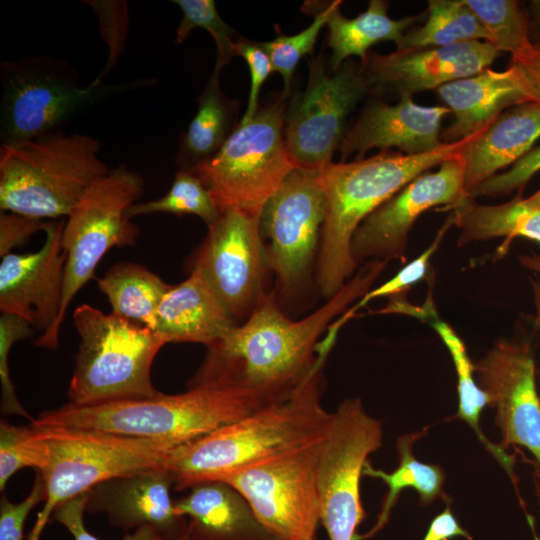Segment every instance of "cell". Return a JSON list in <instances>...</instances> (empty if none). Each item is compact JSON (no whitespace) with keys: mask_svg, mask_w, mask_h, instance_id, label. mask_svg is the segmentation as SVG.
Returning a JSON list of instances; mask_svg holds the SVG:
<instances>
[{"mask_svg":"<svg viewBox=\"0 0 540 540\" xmlns=\"http://www.w3.org/2000/svg\"><path fill=\"white\" fill-rule=\"evenodd\" d=\"M468 198L463 163L457 155L436 172L413 179L365 218L351 240L353 259L357 264L367 259L404 260L409 233L421 214L440 205L453 209Z\"/></svg>","mask_w":540,"mask_h":540,"instance_id":"16","label":"cell"},{"mask_svg":"<svg viewBox=\"0 0 540 540\" xmlns=\"http://www.w3.org/2000/svg\"><path fill=\"white\" fill-rule=\"evenodd\" d=\"M423 435L424 432L419 431L398 438L399 464L391 473L375 469L369 461L366 463L363 475L382 480L387 485L388 492L383 500L377 522L368 534L362 538L373 536L384 527L399 494L404 489H414L420 497L421 504H429L443 496L445 476L441 467L417 460L412 452L415 441Z\"/></svg>","mask_w":540,"mask_h":540,"instance_id":"30","label":"cell"},{"mask_svg":"<svg viewBox=\"0 0 540 540\" xmlns=\"http://www.w3.org/2000/svg\"><path fill=\"white\" fill-rule=\"evenodd\" d=\"M342 1L331 2L327 20L328 46L331 48L329 64L336 71L348 57L358 56L364 63L368 49L380 41L392 40L397 45L404 32L420 16L392 19L387 15L388 2L371 0L368 8L355 18H346L340 12Z\"/></svg>","mask_w":540,"mask_h":540,"instance_id":"27","label":"cell"},{"mask_svg":"<svg viewBox=\"0 0 540 540\" xmlns=\"http://www.w3.org/2000/svg\"><path fill=\"white\" fill-rule=\"evenodd\" d=\"M540 170V146L530 150L514 163L511 169L496 174L482 183L472 194L478 196H502L516 188H522Z\"/></svg>","mask_w":540,"mask_h":540,"instance_id":"43","label":"cell"},{"mask_svg":"<svg viewBox=\"0 0 540 540\" xmlns=\"http://www.w3.org/2000/svg\"><path fill=\"white\" fill-rule=\"evenodd\" d=\"M325 203L319 170L296 168L262 211L266 264L282 297L293 296L310 277L320 248Z\"/></svg>","mask_w":540,"mask_h":540,"instance_id":"12","label":"cell"},{"mask_svg":"<svg viewBox=\"0 0 540 540\" xmlns=\"http://www.w3.org/2000/svg\"><path fill=\"white\" fill-rule=\"evenodd\" d=\"M452 210L454 224L460 229L459 246L504 237L500 247L504 254L516 237L540 243V208L525 207L521 195L500 205H481L468 198Z\"/></svg>","mask_w":540,"mask_h":540,"instance_id":"28","label":"cell"},{"mask_svg":"<svg viewBox=\"0 0 540 540\" xmlns=\"http://www.w3.org/2000/svg\"><path fill=\"white\" fill-rule=\"evenodd\" d=\"M172 485L163 468L116 477L88 491L86 512L106 514L123 530H150L158 540H188V522L171 499Z\"/></svg>","mask_w":540,"mask_h":540,"instance_id":"20","label":"cell"},{"mask_svg":"<svg viewBox=\"0 0 540 540\" xmlns=\"http://www.w3.org/2000/svg\"><path fill=\"white\" fill-rule=\"evenodd\" d=\"M153 213H169L178 216L195 215L209 227L221 215L209 190L192 171L179 169L172 185L163 196L132 204L126 212L129 219Z\"/></svg>","mask_w":540,"mask_h":540,"instance_id":"33","label":"cell"},{"mask_svg":"<svg viewBox=\"0 0 540 540\" xmlns=\"http://www.w3.org/2000/svg\"><path fill=\"white\" fill-rule=\"evenodd\" d=\"M88 491L63 503L52 514V519L62 524L73 536L74 540H100L91 534L84 525L83 515L86 512ZM122 540H158L150 530L138 529L125 535Z\"/></svg>","mask_w":540,"mask_h":540,"instance_id":"44","label":"cell"},{"mask_svg":"<svg viewBox=\"0 0 540 540\" xmlns=\"http://www.w3.org/2000/svg\"><path fill=\"white\" fill-rule=\"evenodd\" d=\"M35 427V426H34ZM46 446L41 474L46 499L27 540L40 535L63 503L116 477L148 469H166L179 445L162 439L61 427H36Z\"/></svg>","mask_w":540,"mask_h":540,"instance_id":"8","label":"cell"},{"mask_svg":"<svg viewBox=\"0 0 540 540\" xmlns=\"http://www.w3.org/2000/svg\"><path fill=\"white\" fill-rule=\"evenodd\" d=\"M96 14L99 32L108 47V57L94 83L104 82L106 75L116 66L123 50L129 28V11L123 0H84Z\"/></svg>","mask_w":540,"mask_h":540,"instance_id":"38","label":"cell"},{"mask_svg":"<svg viewBox=\"0 0 540 540\" xmlns=\"http://www.w3.org/2000/svg\"><path fill=\"white\" fill-rule=\"evenodd\" d=\"M33 327L24 319L8 314L1 313L0 316V380H1V410L3 414H16L33 419L25 411L19 402L15 388L12 383L8 358L9 353L18 340L30 336L33 332Z\"/></svg>","mask_w":540,"mask_h":540,"instance_id":"39","label":"cell"},{"mask_svg":"<svg viewBox=\"0 0 540 540\" xmlns=\"http://www.w3.org/2000/svg\"><path fill=\"white\" fill-rule=\"evenodd\" d=\"M438 95L455 114V121L441 135L443 143H453L483 132L503 110L531 102L518 68L510 65L502 72L485 69L437 89Z\"/></svg>","mask_w":540,"mask_h":540,"instance_id":"22","label":"cell"},{"mask_svg":"<svg viewBox=\"0 0 540 540\" xmlns=\"http://www.w3.org/2000/svg\"><path fill=\"white\" fill-rule=\"evenodd\" d=\"M308 83L285 115L284 143L297 168L320 170L329 165L344 137L347 116L368 88L363 68L345 61L327 73L321 55L312 57Z\"/></svg>","mask_w":540,"mask_h":540,"instance_id":"13","label":"cell"},{"mask_svg":"<svg viewBox=\"0 0 540 540\" xmlns=\"http://www.w3.org/2000/svg\"><path fill=\"white\" fill-rule=\"evenodd\" d=\"M511 64L518 68L531 101L540 103V40L513 55Z\"/></svg>","mask_w":540,"mask_h":540,"instance_id":"46","label":"cell"},{"mask_svg":"<svg viewBox=\"0 0 540 540\" xmlns=\"http://www.w3.org/2000/svg\"><path fill=\"white\" fill-rule=\"evenodd\" d=\"M335 340L327 334L320 341L316 365L288 397L175 448L165 464L174 488L221 481L320 439L332 416L321 395L322 371Z\"/></svg>","mask_w":540,"mask_h":540,"instance_id":"2","label":"cell"},{"mask_svg":"<svg viewBox=\"0 0 540 540\" xmlns=\"http://www.w3.org/2000/svg\"><path fill=\"white\" fill-rule=\"evenodd\" d=\"M144 192L140 173L120 164L96 180L67 216L62 244L66 253L62 302L53 327L36 345L56 349L66 311L79 290L95 275L103 256L113 247L133 246L140 230L126 216Z\"/></svg>","mask_w":540,"mask_h":540,"instance_id":"9","label":"cell"},{"mask_svg":"<svg viewBox=\"0 0 540 540\" xmlns=\"http://www.w3.org/2000/svg\"><path fill=\"white\" fill-rule=\"evenodd\" d=\"M475 135L422 154L386 150L319 170L326 203L316 276L324 297L334 296L353 277L358 264L351 240L363 220L413 179L459 155Z\"/></svg>","mask_w":540,"mask_h":540,"instance_id":"3","label":"cell"},{"mask_svg":"<svg viewBox=\"0 0 540 540\" xmlns=\"http://www.w3.org/2000/svg\"><path fill=\"white\" fill-rule=\"evenodd\" d=\"M236 56H241L245 59L250 73V90L247 108L239 121L240 124H245L257 113L261 87L273 72V68L268 54L258 42L240 38L236 42Z\"/></svg>","mask_w":540,"mask_h":540,"instance_id":"42","label":"cell"},{"mask_svg":"<svg viewBox=\"0 0 540 540\" xmlns=\"http://www.w3.org/2000/svg\"><path fill=\"white\" fill-rule=\"evenodd\" d=\"M450 112L447 107L418 105L409 95H401L395 105L374 103L344 135L338 148L342 160L354 152L362 159L372 148L395 147L407 155L435 150L443 144L441 122Z\"/></svg>","mask_w":540,"mask_h":540,"instance_id":"21","label":"cell"},{"mask_svg":"<svg viewBox=\"0 0 540 540\" xmlns=\"http://www.w3.org/2000/svg\"><path fill=\"white\" fill-rule=\"evenodd\" d=\"M182 11L175 42L183 43L196 28L206 30L213 38L217 57L215 66L223 69L236 56V33L221 18L213 0H174Z\"/></svg>","mask_w":540,"mask_h":540,"instance_id":"36","label":"cell"},{"mask_svg":"<svg viewBox=\"0 0 540 540\" xmlns=\"http://www.w3.org/2000/svg\"><path fill=\"white\" fill-rule=\"evenodd\" d=\"M235 325L203 274L192 268L162 298L153 331L167 343L212 345Z\"/></svg>","mask_w":540,"mask_h":540,"instance_id":"23","label":"cell"},{"mask_svg":"<svg viewBox=\"0 0 540 540\" xmlns=\"http://www.w3.org/2000/svg\"><path fill=\"white\" fill-rule=\"evenodd\" d=\"M65 220L49 221L43 246L28 254L10 253L0 264V311L26 320L43 333L55 324L61 307L66 253Z\"/></svg>","mask_w":540,"mask_h":540,"instance_id":"18","label":"cell"},{"mask_svg":"<svg viewBox=\"0 0 540 540\" xmlns=\"http://www.w3.org/2000/svg\"><path fill=\"white\" fill-rule=\"evenodd\" d=\"M535 306H536V325L540 329V293L535 295ZM536 375L540 382V369H537Z\"/></svg>","mask_w":540,"mask_h":540,"instance_id":"50","label":"cell"},{"mask_svg":"<svg viewBox=\"0 0 540 540\" xmlns=\"http://www.w3.org/2000/svg\"><path fill=\"white\" fill-rule=\"evenodd\" d=\"M80 342L69 402L93 405L153 397L151 367L165 342L151 329L82 304L73 313Z\"/></svg>","mask_w":540,"mask_h":540,"instance_id":"7","label":"cell"},{"mask_svg":"<svg viewBox=\"0 0 540 540\" xmlns=\"http://www.w3.org/2000/svg\"><path fill=\"white\" fill-rule=\"evenodd\" d=\"M47 452L39 431L33 425L16 426L2 420L0 424V490L20 469L44 468Z\"/></svg>","mask_w":540,"mask_h":540,"instance_id":"37","label":"cell"},{"mask_svg":"<svg viewBox=\"0 0 540 540\" xmlns=\"http://www.w3.org/2000/svg\"><path fill=\"white\" fill-rule=\"evenodd\" d=\"M113 314L141 324L153 331L157 308L173 285L157 274L133 262H118L97 279Z\"/></svg>","mask_w":540,"mask_h":540,"instance_id":"29","label":"cell"},{"mask_svg":"<svg viewBox=\"0 0 540 540\" xmlns=\"http://www.w3.org/2000/svg\"><path fill=\"white\" fill-rule=\"evenodd\" d=\"M386 264L371 261L325 304L300 320L288 318L274 295L265 292L243 323L207 347L188 386L231 388L269 403L288 397L316 365L321 335L352 301L370 290Z\"/></svg>","mask_w":540,"mask_h":540,"instance_id":"1","label":"cell"},{"mask_svg":"<svg viewBox=\"0 0 540 540\" xmlns=\"http://www.w3.org/2000/svg\"><path fill=\"white\" fill-rule=\"evenodd\" d=\"M268 404L239 390L199 385L173 395L159 392L148 398L83 406L67 403L43 412L31 425L162 439L180 446Z\"/></svg>","mask_w":540,"mask_h":540,"instance_id":"4","label":"cell"},{"mask_svg":"<svg viewBox=\"0 0 540 540\" xmlns=\"http://www.w3.org/2000/svg\"><path fill=\"white\" fill-rule=\"evenodd\" d=\"M540 137V103L526 102L502 113L461 150L465 191L473 192L496 172L515 163Z\"/></svg>","mask_w":540,"mask_h":540,"instance_id":"25","label":"cell"},{"mask_svg":"<svg viewBox=\"0 0 540 540\" xmlns=\"http://www.w3.org/2000/svg\"><path fill=\"white\" fill-rule=\"evenodd\" d=\"M429 322L449 350L454 363L459 399L456 417L465 421L473 429L483 445L509 471L510 458L504 453L502 447H496L491 443L481 430L480 416L485 406L489 405V398L475 378L474 365L468 356L464 342L456 331L448 323L438 319L437 315L433 316Z\"/></svg>","mask_w":540,"mask_h":540,"instance_id":"32","label":"cell"},{"mask_svg":"<svg viewBox=\"0 0 540 540\" xmlns=\"http://www.w3.org/2000/svg\"><path fill=\"white\" fill-rule=\"evenodd\" d=\"M499 51L487 41L441 47L411 48L368 54L363 71L368 86L391 89L399 95L439 88L487 69Z\"/></svg>","mask_w":540,"mask_h":540,"instance_id":"19","label":"cell"},{"mask_svg":"<svg viewBox=\"0 0 540 540\" xmlns=\"http://www.w3.org/2000/svg\"><path fill=\"white\" fill-rule=\"evenodd\" d=\"M192 268L203 274L235 323H243L265 293L260 218L238 209L222 212L208 227Z\"/></svg>","mask_w":540,"mask_h":540,"instance_id":"15","label":"cell"},{"mask_svg":"<svg viewBox=\"0 0 540 540\" xmlns=\"http://www.w3.org/2000/svg\"><path fill=\"white\" fill-rule=\"evenodd\" d=\"M519 261L527 269L533 270L540 274V255H521L519 257Z\"/></svg>","mask_w":540,"mask_h":540,"instance_id":"48","label":"cell"},{"mask_svg":"<svg viewBox=\"0 0 540 540\" xmlns=\"http://www.w3.org/2000/svg\"><path fill=\"white\" fill-rule=\"evenodd\" d=\"M489 34V43L499 52L516 55L532 44L528 20L513 0H464Z\"/></svg>","mask_w":540,"mask_h":540,"instance_id":"35","label":"cell"},{"mask_svg":"<svg viewBox=\"0 0 540 540\" xmlns=\"http://www.w3.org/2000/svg\"><path fill=\"white\" fill-rule=\"evenodd\" d=\"M521 203L527 208H540V188L528 198L521 196Z\"/></svg>","mask_w":540,"mask_h":540,"instance_id":"49","label":"cell"},{"mask_svg":"<svg viewBox=\"0 0 540 540\" xmlns=\"http://www.w3.org/2000/svg\"><path fill=\"white\" fill-rule=\"evenodd\" d=\"M222 69L214 66L203 91L197 98V111L185 131L179 135L176 164L193 170L214 157L237 128L238 101L222 91Z\"/></svg>","mask_w":540,"mask_h":540,"instance_id":"26","label":"cell"},{"mask_svg":"<svg viewBox=\"0 0 540 540\" xmlns=\"http://www.w3.org/2000/svg\"><path fill=\"white\" fill-rule=\"evenodd\" d=\"M49 221L13 212L0 213V256L12 253V249L24 245L36 232L44 231Z\"/></svg>","mask_w":540,"mask_h":540,"instance_id":"45","label":"cell"},{"mask_svg":"<svg viewBox=\"0 0 540 540\" xmlns=\"http://www.w3.org/2000/svg\"><path fill=\"white\" fill-rule=\"evenodd\" d=\"M188 522V540H281L256 516L248 501L224 481L189 488L175 501Z\"/></svg>","mask_w":540,"mask_h":540,"instance_id":"24","label":"cell"},{"mask_svg":"<svg viewBox=\"0 0 540 540\" xmlns=\"http://www.w3.org/2000/svg\"><path fill=\"white\" fill-rule=\"evenodd\" d=\"M481 39L489 41L488 31L464 0H430L425 24L405 33L396 46L441 47Z\"/></svg>","mask_w":540,"mask_h":540,"instance_id":"31","label":"cell"},{"mask_svg":"<svg viewBox=\"0 0 540 540\" xmlns=\"http://www.w3.org/2000/svg\"><path fill=\"white\" fill-rule=\"evenodd\" d=\"M455 537L470 539L468 533L459 525L447 506L432 520L423 540H450Z\"/></svg>","mask_w":540,"mask_h":540,"instance_id":"47","label":"cell"},{"mask_svg":"<svg viewBox=\"0 0 540 540\" xmlns=\"http://www.w3.org/2000/svg\"><path fill=\"white\" fill-rule=\"evenodd\" d=\"M286 102L281 94L258 109L249 122L238 124L214 157L191 170L221 213L238 209L260 218L268 200L297 168L284 143Z\"/></svg>","mask_w":540,"mask_h":540,"instance_id":"10","label":"cell"},{"mask_svg":"<svg viewBox=\"0 0 540 540\" xmlns=\"http://www.w3.org/2000/svg\"><path fill=\"white\" fill-rule=\"evenodd\" d=\"M305 2L302 9L311 13L313 22L303 31L294 35H284L276 26L277 35L268 42H260L261 47L268 54L273 72H278L284 83L282 95L288 97L291 82L297 64L305 55L312 54L321 29L327 24L331 11L329 4H316Z\"/></svg>","mask_w":540,"mask_h":540,"instance_id":"34","label":"cell"},{"mask_svg":"<svg viewBox=\"0 0 540 540\" xmlns=\"http://www.w3.org/2000/svg\"><path fill=\"white\" fill-rule=\"evenodd\" d=\"M534 356L529 343L500 340L474 364L479 386L495 409L502 448L528 449L540 466V396Z\"/></svg>","mask_w":540,"mask_h":540,"instance_id":"17","label":"cell"},{"mask_svg":"<svg viewBox=\"0 0 540 540\" xmlns=\"http://www.w3.org/2000/svg\"><path fill=\"white\" fill-rule=\"evenodd\" d=\"M102 143L63 131L1 144L0 209L39 219L68 216L87 189L110 169Z\"/></svg>","mask_w":540,"mask_h":540,"instance_id":"5","label":"cell"},{"mask_svg":"<svg viewBox=\"0 0 540 540\" xmlns=\"http://www.w3.org/2000/svg\"><path fill=\"white\" fill-rule=\"evenodd\" d=\"M382 439V423L365 411L359 398L345 399L332 412L319 441L315 469L320 522L330 540H354L365 516L360 479Z\"/></svg>","mask_w":540,"mask_h":540,"instance_id":"11","label":"cell"},{"mask_svg":"<svg viewBox=\"0 0 540 540\" xmlns=\"http://www.w3.org/2000/svg\"><path fill=\"white\" fill-rule=\"evenodd\" d=\"M157 85L155 78L118 84L82 85L77 71L62 59L28 56L0 65V140L11 144L55 132L99 102L134 89Z\"/></svg>","mask_w":540,"mask_h":540,"instance_id":"6","label":"cell"},{"mask_svg":"<svg viewBox=\"0 0 540 540\" xmlns=\"http://www.w3.org/2000/svg\"><path fill=\"white\" fill-rule=\"evenodd\" d=\"M452 224H454V217L451 213L444 225L437 232V235L433 239L432 243L417 258L409 262L391 279L366 292L361 298H359L358 303H356L349 310L355 314L358 309H361L373 299L395 296L423 279L427 273L431 257L439 248L444 235Z\"/></svg>","mask_w":540,"mask_h":540,"instance_id":"40","label":"cell"},{"mask_svg":"<svg viewBox=\"0 0 540 540\" xmlns=\"http://www.w3.org/2000/svg\"><path fill=\"white\" fill-rule=\"evenodd\" d=\"M320 439L221 480L236 489L281 540H315L320 522L315 474Z\"/></svg>","mask_w":540,"mask_h":540,"instance_id":"14","label":"cell"},{"mask_svg":"<svg viewBox=\"0 0 540 540\" xmlns=\"http://www.w3.org/2000/svg\"><path fill=\"white\" fill-rule=\"evenodd\" d=\"M45 499V483L38 471L33 487L23 501L13 503L6 496H2L0 501V540H24V524L29 513Z\"/></svg>","mask_w":540,"mask_h":540,"instance_id":"41","label":"cell"}]
</instances>
